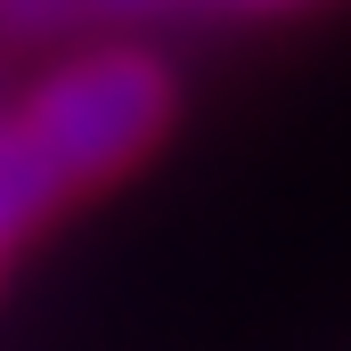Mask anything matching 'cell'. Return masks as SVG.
<instances>
[{
	"instance_id": "obj_1",
	"label": "cell",
	"mask_w": 351,
	"mask_h": 351,
	"mask_svg": "<svg viewBox=\"0 0 351 351\" xmlns=\"http://www.w3.org/2000/svg\"><path fill=\"white\" fill-rule=\"evenodd\" d=\"M172 106H180V90L147 49H90L74 66H58L49 82H33L8 114L49 156L66 196H82V188H106L114 172H131L164 139Z\"/></svg>"
},
{
	"instance_id": "obj_2",
	"label": "cell",
	"mask_w": 351,
	"mask_h": 351,
	"mask_svg": "<svg viewBox=\"0 0 351 351\" xmlns=\"http://www.w3.org/2000/svg\"><path fill=\"white\" fill-rule=\"evenodd\" d=\"M131 8H164V0H0V25L49 33V25H74V16H131Z\"/></svg>"
},
{
	"instance_id": "obj_3",
	"label": "cell",
	"mask_w": 351,
	"mask_h": 351,
	"mask_svg": "<svg viewBox=\"0 0 351 351\" xmlns=\"http://www.w3.org/2000/svg\"><path fill=\"white\" fill-rule=\"evenodd\" d=\"M229 8H278V0H229Z\"/></svg>"
}]
</instances>
